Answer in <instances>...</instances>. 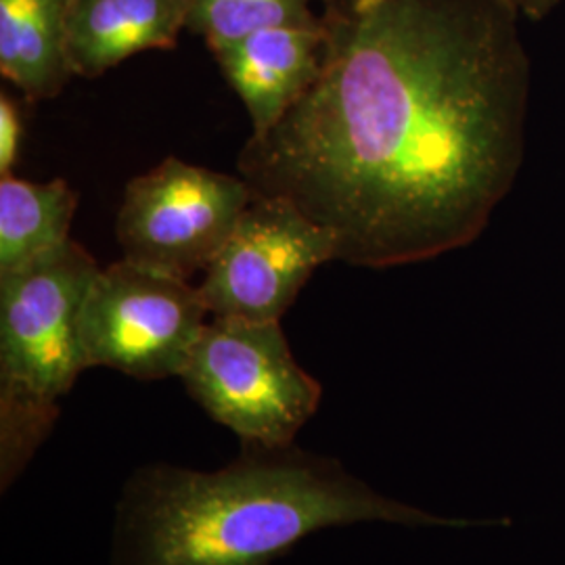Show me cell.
<instances>
[{"label": "cell", "mask_w": 565, "mask_h": 565, "mask_svg": "<svg viewBox=\"0 0 565 565\" xmlns=\"http://www.w3.org/2000/svg\"><path fill=\"white\" fill-rule=\"evenodd\" d=\"M70 0H0V72L32 99L57 97L72 67L65 51Z\"/></svg>", "instance_id": "cell-10"}, {"label": "cell", "mask_w": 565, "mask_h": 565, "mask_svg": "<svg viewBox=\"0 0 565 565\" xmlns=\"http://www.w3.org/2000/svg\"><path fill=\"white\" fill-rule=\"evenodd\" d=\"M327 46L324 25H279L216 51L224 78L245 103L252 137L281 120L317 81Z\"/></svg>", "instance_id": "cell-8"}, {"label": "cell", "mask_w": 565, "mask_h": 565, "mask_svg": "<svg viewBox=\"0 0 565 565\" xmlns=\"http://www.w3.org/2000/svg\"><path fill=\"white\" fill-rule=\"evenodd\" d=\"M254 198L245 179L168 158L126 184L116 223L124 258L189 281L214 260Z\"/></svg>", "instance_id": "cell-6"}, {"label": "cell", "mask_w": 565, "mask_h": 565, "mask_svg": "<svg viewBox=\"0 0 565 565\" xmlns=\"http://www.w3.org/2000/svg\"><path fill=\"white\" fill-rule=\"evenodd\" d=\"M207 315L186 279L124 258L97 273L82 306L86 366L141 382L181 377Z\"/></svg>", "instance_id": "cell-5"}, {"label": "cell", "mask_w": 565, "mask_h": 565, "mask_svg": "<svg viewBox=\"0 0 565 565\" xmlns=\"http://www.w3.org/2000/svg\"><path fill=\"white\" fill-rule=\"evenodd\" d=\"M102 268L81 243L0 275V492L34 461L86 371L82 306Z\"/></svg>", "instance_id": "cell-3"}, {"label": "cell", "mask_w": 565, "mask_h": 565, "mask_svg": "<svg viewBox=\"0 0 565 565\" xmlns=\"http://www.w3.org/2000/svg\"><path fill=\"white\" fill-rule=\"evenodd\" d=\"M186 15V0H70L65 51L72 74L97 78L142 51L172 49Z\"/></svg>", "instance_id": "cell-9"}, {"label": "cell", "mask_w": 565, "mask_h": 565, "mask_svg": "<svg viewBox=\"0 0 565 565\" xmlns=\"http://www.w3.org/2000/svg\"><path fill=\"white\" fill-rule=\"evenodd\" d=\"M559 2L562 0H518V7L527 18L543 20Z\"/></svg>", "instance_id": "cell-14"}, {"label": "cell", "mask_w": 565, "mask_h": 565, "mask_svg": "<svg viewBox=\"0 0 565 565\" xmlns=\"http://www.w3.org/2000/svg\"><path fill=\"white\" fill-rule=\"evenodd\" d=\"M189 396L242 445H294L323 401L296 361L281 321L212 317L181 373Z\"/></svg>", "instance_id": "cell-4"}, {"label": "cell", "mask_w": 565, "mask_h": 565, "mask_svg": "<svg viewBox=\"0 0 565 565\" xmlns=\"http://www.w3.org/2000/svg\"><path fill=\"white\" fill-rule=\"evenodd\" d=\"M478 527L375 492L329 455L242 445L214 471L139 465L114 509L109 565H273L303 539L354 524Z\"/></svg>", "instance_id": "cell-2"}, {"label": "cell", "mask_w": 565, "mask_h": 565, "mask_svg": "<svg viewBox=\"0 0 565 565\" xmlns=\"http://www.w3.org/2000/svg\"><path fill=\"white\" fill-rule=\"evenodd\" d=\"M501 2H505L509 7H513V9H518L520 11V7H518V0H501Z\"/></svg>", "instance_id": "cell-15"}, {"label": "cell", "mask_w": 565, "mask_h": 565, "mask_svg": "<svg viewBox=\"0 0 565 565\" xmlns=\"http://www.w3.org/2000/svg\"><path fill=\"white\" fill-rule=\"evenodd\" d=\"M78 195L61 179H0V275L18 270L70 242Z\"/></svg>", "instance_id": "cell-11"}, {"label": "cell", "mask_w": 565, "mask_h": 565, "mask_svg": "<svg viewBox=\"0 0 565 565\" xmlns=\"http://www.w3.org/2000/svg\"><path fill=\"white\" fill-rule=\"evenodd\" d=\"M501 0H352L323 65L239 172L387 268L473 242L518 177L530 63Z\"/></svg>", "instance_id": "cell-1"}, {"label": "cell", "mask_w": 565, "mask_h": 565, "mask_svg": "<svg viewBox=\"0 0 565 565\" xmlns=\"http://www.w3.org/2000/svg\"><path fill=\"white\" fill-rule=\"evenodd\" d=\"M186 25L205 36L212 51L279 25H321L315 0H186Z\"/></svg>", "instance_id": "cell-12"}, {"label": "cell", "mask_w": 565, "mask_h": 565, "mask_svg": "<svg viewBox=\"0 0 565 565\" xmlns=\"http://www.w3.org/2000/svg\"><path fill=\"white\" fill-rule=\"evenodd\" d=\"M329 260H338L331 231L287 200L256 195L198 289L212 317L275 323Z\"/></svg>", "instance_id": "cell-7"}, {"label": "cell", "mask_w": 565, "mask_h": 565, "mask_svg": "<svg viewBox=\"0 0 565 565\" xmlns=\"http://www.w3.org/2000/svg\"><path fill=\"white\" fill-rule=\"evenodd\" d=\"M21 120L20 111L13 99L4 93L0 95V174L7 177L13 170L20 149Z\"/></svg>", "instance_id": "cell-13"}]
</instances>
